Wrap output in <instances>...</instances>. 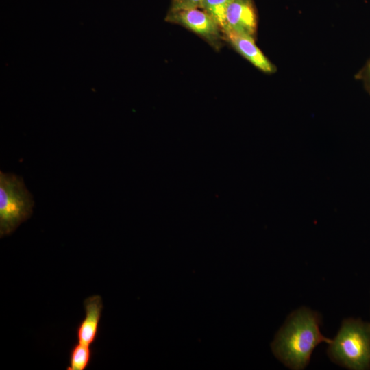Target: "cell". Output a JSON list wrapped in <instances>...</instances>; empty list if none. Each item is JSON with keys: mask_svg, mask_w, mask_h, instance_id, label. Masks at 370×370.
I'll return each instance as SVG.
<instances>
[{"mask_svg": "<svg viewBox=\"0 0 370 370\" xmlns=\"http://www.w3.org/2000/svg\"><path fill=\"white\" fill-rule=\"evenodd\" d=\"M329 345V356L339 365L353 370L370 369V323L344 320Z\"/></svg>", "mask_w": 370, "mask_h": 370, "instance_id": "7a4b0ae2", "label": "cell"}, {"mask_svg": "<svg viewBox=\"0 0 370 370\" xmlns=\"http://www.w3.org/2000/svg\"><path fill=\"white\" fill-rule=\"evenodd\" d=\"M165 21L192 31L217 50L221 47L224 40L223 34L219 25L201 8L169 11Z\"/></svg>", "mask_w": 370, "mask_h": 370, "instance_id": "277c9868", "label": "cell"}, {"mask_svg": "<svg viewBox=\"0 0 370 370\" xmlns=\"http://www.w3.org/2000/svg\"><path fill=\"white\" fill-rule=\"evenodd\" d=\"M203 0H172L169 11L199 8Z\"/></svg>", "mask_w": 370, "mask_h": 370, "instance_id": "30bf717a", "label": "cell"}, {"mask_svg": "<svg viewBox=\"0 0 370 370\" xmlns=\"http://www.w3.org/2000/svg\"><path fill=\"white\" fill-rule=\"evenodd\" d=\"M322 342L330 343L319 330V318L308 308L294 312L277 334L272 344L274 354L286 366L302 369L309 362L314 347Z\"/></svg>", "mask_w": 370, "mask_h": 370, "instance_id": "6da1fadb", "label": "cell"}, {"mask_svg": "<svg viewBox=\"0 0 370 370\" xmlns=\"http://www.w3.org/2000/svg\"><path fill=\"white\" fill-rule=\"evenodd\" d=\"M93 349L91 345L77 343L72 346L69 352L67 370H86L90 365Z\"/></svg>", "mask_w": 370, "mask_h": 370, "instance_id": "ba28073f", "label": "cell"}, {"mask_svg": "<svg viewBox=\"0 0 370 370\" xmlns=\"http://www.w3.org/2000/svg\"><path fill=\"white\" fill-rule=\"evenodd\" d=\"M224 40L227 41L234 49L263 72L271 73L275 70L274 66L255 44V40L232 32L223 34Z\"/></svg>", "mask_w": 370, "mask_h": 370, "instance_id": "52a82bcc", "label": "cell"}, {"mask_svg": "<svg viewBox=\"0 0 370 370\" xmlns=\"http://www.w3.org/2000/svg\"><path fill=\"white\" fill-rule=\"evenodd\" d=\"M367 77L369 85L370 86V62L368 65L367 70Z\"/></svg>", "mask_w": 370, "mask_h": 370, "instance_id": "8fae6325", "label": "cell"}, {"mask_svg": "<svg viewBox=\"0 0 370 370\" xmlns=\"http://www.w3.org/2000/svg\"><path fill=\"white\" fill-rule=\"evenodd\" d=\"M84 318L76 328V338L78 343L92 345L97 338L99 323L103 308L102 297L94 295L84 301Z\"/></svg>", "mask_w": 370, "mask_h": 370, "instance_id": "8992f818", "label": "cell"}, {"mask_svg": "<svg viewBox=\"0 0 370 370\" xmlns=\"http://www.w3.org/2000/svg\"><path fill=\"white\" fill-rule=\"evenodd\" d=\"M226 29L241 36L254 38L257 16L251 0H232L226 12Z\"/></svg>", "mask_w": 370, "mask_h": 370, "instance_id": "5b68a950", "label": "cell"}, {"mask_svg": "<svg viewBox=\"0 0 370 370\" xmlns=\"http://www.w3.org/2000/svg\"><path fill=\"white\" fill-rule=\"evenodd\" d=\"M34 201L21 177L0 172V237L12 234L32 213Z\"/></svg>", "mask_w": 370, "mask_h": 370, "instance_id": "3957f363", "label": "cell"}, {"mask_svg": "<svg viewBox=\"0 0 370 370\" xmlns=\"http://www.w3.org/2000/svg\"><path fill=\"white\" fill-rule=\"evenodd\" d=\"M232 0H203L199 8L217 23L223 34L226 29V12Z\"/></svg>", "mask_w": 370, "mask_h": 370, "instance_id": "9c48e42d", "label": "cell"}]
</instances>
